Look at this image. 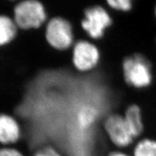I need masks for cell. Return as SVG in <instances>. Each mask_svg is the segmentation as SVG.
I'll return each mask as SVG.
<instances>
[{"label":"cell","mask_w":156,"mask_h":156,"mask_svg":"<svg viewBox=\"0 0 156 156\" xmlns=\"http://www.w3.org/2000/svg\"><path fill=\"white\" fill-rule=\"evenodd\" d=\"M12 16L19 29L31 30L42 27L48 18V13L40 0H23L13 7Z\"/></svg>","instance_id":"1"},{"label":"cell","mask_w":156,"mask_h":156,"mask_svg":"<svg viewBox=\"0 0 156 156\" xmlns=\"http://www.w3.org/2000/svg\"><path fill=\"white\" fill-rule=\"evenodd\" d=\"M124 80L136 88L147 87L152 81L151 64L145 56L134 54L124 58L122 63Z\"/></svg>","instance_id":"2"},{"label":"cell","mask_w":156,"mask_h":156,"mask_svg":"<svg viewBox=\"0 0 156 156\" xmlns=\"http://www.w3.org/2000/svg\"><path fill=\"white\" fill-rule=\"evenodd\" d=\"M44 35L47 44L56 51L67 50L73 44V25L64 17H51L46 25Z\"/></svg>","instance_id":"3"},{"label":"cell","mask_w":156,"mask_h":156,"mask_svg":"<svg viewBox=\"0 0 156 156\" xmlns=\"http://www.w3.org/2000/svg\"><path fill=\"white\" fill-rule=\"evenodd\" d=\"M112 24V19L108 11L101 5H95L84 10L80 27L91 39L98 40Z\"/></svg>","instance_id":"4"},{"label":"cell","mask_w":156,"mask_h":156,"mask_svg":"<svg viewBox=\"0 0 156 156\" xmlns=\"http://www.w3.org/2000/svg\"><path fill=\"white\" fill-rule=\"evenodd\" d=\"M103 125L104 133L115 147L122 149L130 146L133 142L134 138L129 129L123 115L109 114L105 118Z\"/></svg>","instance_id":"5"},{"label":"cell","mask_w":156,"mask_h":156,"mask_svg":"<svg viewBox=\"0 0 156 156\" xmlns=\"http://www.w3.org/2000/svg\"><path fill=\"white\" fill-rule=\"evenodd\" d=\"M101 58L98 48L87 40H78L72 50V62L75 69L87 73L94 69Z\"/></svg>","instance_id":"6"},{"label":"cell","mask_w":156,"mask_h":156,"mask_svg":"<svg viewBox=\"0 0 156 156\" xmlns=\"http://www.w3.org/2000/svg\"><path fill=\"white\" fill-rule=\"evenodd\" d=\"M23 136V129L14 116L0 114V145L15 146Z\"/></svg>","instance_id":"7"},{"label":"cell","mask_w":156,"mask_h":156,"mask_svg":"<svg viewBox=\"0 0 156 156\" xmlns=\"http://www.w3.org/2000/svg\"><path fill=\"white\" fill-rule=\"evenodd\" d=\"M123 116L134 139L141 135L144 126L140 107L136 105H131L126 109Z\"/></svg>","instance_id":"8"},{"label":"cell","mask_w":156,"mask_h":156,"mask_svg":"<svg viewBox=\"0 0 156 156\" xmlns=\"http://www.w3.org/2000/svg\"><path fill=\"white\" fill-rule=\"evenodd\" d=\"M18 28L8 15H0V47L11 44L17 36Z\"/></svg>","instance_id":"9"},{"label":"cell","mask_w":156,"mask_h":156,"mask_svg":"<svg viewBox=\"0 0 156 156\" xmlns=\"http://www.w3.org/2000/svg\"><path fill=\"white\" fill-rule=\"evenodd\" d=\"M133 156H156V141L152 139L140 140L134 146Z\"/></svg>","instance_id":"10"},{"label":"cell","mask_w":156,"mask_h":156,"mask_svg":"<svg viewBox=\"0 0 156 156\" xmlns=\"http://www.w3.org/2000/svg\"><path fill=\"white\" fill-rule=\"evenodd\" d=\"M30 156H64L59 150L52 145H44L36 149Z\"/></svg>","instance_id":"11"},{"label":"cell","mask_w":156,"mask_h":156,"mask_svg":"<svg viewBox=\"0 0 156 156\" xmlns=\"http://www.w3.org/2000/svg\"><path fill=\"white\" fill-rule=\"evenodd\" d=\"M133 0H106L111 8L117 11L127 12L132 9Z\"/></svg>","instance_id":"12"},{"label":"cell","mask_w":156,"mask_h":156,"mask_svg":"<svg viewBox=\"0 0 156 156\" xmlns=\"http://www.w3.org/2000/svg\"><path fill=\"white\" fill-rule=\"evenodd\" d=\"M0 156H25L20 150L15 146H3L0 147Z\"/></svg>","instance_id":"13"},{"label":"cell","mask_w":156,"mask_h":156,"mask_svg":"<svg viewBox=\"0 0 156 156\" xmlns=\"http://www.w3.org/2000/svg\"><path fill=\"white\" fill-rule=\"evenodd\" d=\"M106 156H130V155H129L128 154L125 153L124 152L116 151L110 152V153L107 154Z\"/></svg>","instance_id":"14"},{"label":"cell","mask_w":156,"mask_h":156,"mask_svg":"<svg viewBox=\"0 0 156 156\" xmlns=\"http://www.w3.org/2000/svg\"><path fill=\"white\" fill-rule=\"evenodd\" d=\"M155 15H156V7H155Z\"/></svg>","instance_id":"15"}]
</instances>
